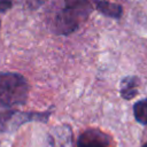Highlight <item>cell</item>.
<instances>
[{
	"label": "cell",
	"instance_id": "cell-1",
	"mask_svg": "<svg viewBox=\"0 0 147 147\" xmlns=\"http://www.w3.org/2000/svg\"><path fill=\"white\" fill-rule=\"evenodd\" d=\"M53 21L54 31L59 34H69L83 23L92 10V0H74L64 2Z\"/></svg>",
	"mask_w": 147,
	"mask_h": 147
},
{
	"label": "cell",
	"instance_id": "cell-2",
	"mask_svg": "<svg viewBox=\"0 0 147 147\" xmlns=\"http://www.w3.org/2000/svg\"><path fill=\"white\" fill-rule=\"evenodd\" d=\"M29 94L26 79L17 72H0V107L10 108L25 103Z\"/></svg>",
	"mask_w": 147,
	"mask_h": 147
},
{
	"label": "cell",
	"instance_id": "cell-3",
	"mask_svg": "<svg viewBox=\"0 0 147 147\" xmlns=\"http://www.w3.org/2000/svg\"><path fill=\"white\" fill-rule=\"evenodd\" d=\"M49 113H18L5 111L0 113V131H8L18 127L30 121H46Z\"/></svg>",
	"mask_w": 147,
	"mask_h": 147
},
{
	"label": "cell",
	"instance_id": "cell-4",
	"mask_svg": "<svg viewBox=\"0 0 147 147\" xmlns=\"http://www.w3.org/2000/svg\"><path fill=\"white\" fill-rule=\"evenodd\" d=\"M46 147H74V134L70 125L54 126L47 134Z\"/></svg>",
	"mask_w": 147,
	"mask_h": 147
},
{
	"label": "cell",
	"instance_id": "cell-5",
	"mask_svg": "<svg viewBox=\"0 0 147 147\" xmlns=\"http://www.w3.org/2000/svg\"><path fill=\"white\" fill-rule=\"evenodd\" d=\"M77 147H110V138L98 129H88L80 134Z\"/></svg>",
	"mask_w": 147,
	"mask_h": 147
},
{
	"label": "cell",
	"instance_id": "cell-6",
	"mask_svg": "<svg viewBox=\"0 0 147 147\" xmlns=\"http://www.w3.org/2000/svg\"><path fill=\"white\" fill-rule=\"evenodd\" d=\"M138 85H139V79L136 76H127L125 77L119 87V93L121 96L125 100H131L138 94Z\"/></svg>",
	"mask_w": 147,
	"mask_h": 147
},
{
	"label": "cell",
	"instance_id": "cell-7",
	"mask_svg": "<svg viewBox=\"0 0 147 147\" xmlns=\"http://www.w3.org/2000/svg\"><path fill=\"white\" fill-rule=\"evenodd\" d=\"M94 6L96 10H99L106 16H109L113 18H119L122 15L121 5L113 3L109 1H105V0H94Z\"/></svg>",
	"mask_w": 147,
	"mask_h": 147
},
{
	"label": "cell",
	"instance_id": "cell-8",
	"mask_svg": "<svg viewBox=\"0 0 147 147\" xmlns=\"http://www.w3.org/2000/svg\"><path fill=\"white\" fill-rule=\"evenodd\" d=\"M133 115L137 122L147 125V99H142L134 103Z\"/></svg>",
	"mask_w": 147,
	"mask_h": 147
},
{
	"label": "cell",
	"instance_id": "cell-9",
	"mask_svg": "<svg viewBox=\"0 0 147 147\" xmlns=\"http://www.w3.org/2000/svg\"><path fill=\"white\" fill-rule=\"evenodd\" d=\"M45 0H21V2L30 9H36L44 3Z\"/></svg>",
	"mask_w": 147,
	"mask_h": 147
},
{
	"label": "cell",
	"instance_id": "cell-10",
	"mask_svg": "<svg viewBox=\"0 0 147 147\" xmlns=\"http://www.w3.org/2000/svg\"><path fill=\"white\" fill-rule=\"evenodd\" d=\"M13 6L11 0H0V11L5 13L7 10H9Z\"/></svg>",
	"mask_w": 147,
	"mask_h": 147
},
{
	"label": "cell",
	"instance_id": "cell-11",
	"mask_svg": "<svg viewBox=\"0 0 147 147\" xmlns=\"http://www.w3.org/2000/svg\"><path fill=\"white\" fill-rule=\"evenodd\" d=\"M142 147H147V141H146V142L144 144V146H142Z\"/></svg>",
	"mask_w": 147,
	"mask_h": 147
}]
</instances>
